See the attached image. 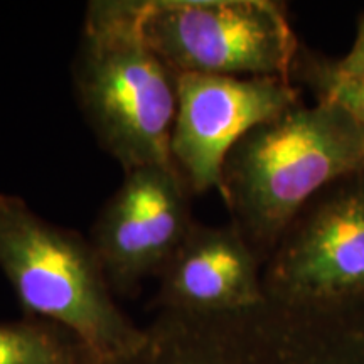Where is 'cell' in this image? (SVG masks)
I'll list each match as a JSON object with an SVG mask.
<instances>
[{
	"mask_svg": "<svg viewBox=\"0 0 364 364\" xmlns=\"http://www.w3.org/2000/svg\"><path fill=\"white\" fill-rule=\"evenodd\" d=\"M142 38L177 75L290 80L299 39L275 0H136Z\"/></svg>",
	"mask_w": 364,
	"mask_h": 364,
	"instance_id": "obj_5",
	"label": "cell"
},
{
	"mask_svg": "<svg viewBox=\"0 0 364 364\" xmlns=\"http://www.w3.org/2000/svg\"><path fill=\"white\" fill-rule=\"evenodd\" d=\"M268 297L299 304L364 299V171L314 196L263 270Z\"/></svg>",
	"mask_w": 364,
	"mask_h": 364,
	"instance_id": "obj_6",
	"label": "cell"
},
{
	"mask_svg": "<svg viewBox=\"0 0 364 364\" xmlns=\"http://www.w3.org/2000/svg\"><path fill=\"white\" fill-rule=\"evenodd\" d=\"M85 354L78 341L51 322H0V364H70Z\"/></svg>",
	"mask_w": 364,
	"mask_h": 364,
	"instance_id": "obj_10",
	"label": "cell"
},
{
	"mask_svg": "<svg viewBox=\"0 0 364 364\" xmlns=\"http://www.w3.org/2000/svg\"><path fill=\"white\" fill-rule=\"evenodd\" d=\"M122 364H364V299L267 297L226 314L161 311Z\"/></svg>",
	"mask_w": 364,
	"mask_h": 364,
	"instance_id": "obj_4",
	"label": "cell"
},
{
	"mask_svg": "<svg viewBox=\"0 0 364 364\" xmlns=\"http://www.w3.org/2000/svg\"><path fill=\"white\" fill-rule=\"evenodd\" d=\"M336 66L344 73H364V16L359 17L358 21V29H356V38L349 49L348 54L343 58L334 59Z\"/></svg>",
	"mask_w": 364,
	"mask_h": 364,
	"instance_id": "obj_12",
	"label": "cell"
},
{
	"mask_svg": "<svg viewBox=\"0 0 364 364\" xmlns=\"http://www.w3.org/2000/svg\"><path fill=\"white\" fill-rule=\"evenodd\" d=\"M358 171H364L363 127L332 103L300 102L235 144L220 194L265 265L314 196Z\"/></svg>",
	"mask_w": 364,
	"mask_h": 364,
	"instance_id": "obj_1",
	"label": "cell"
},
{
	"mask_svg": "<svg viewBox=\"0 0 364 364\" xmlns=\"http://www.w3.org/2000/svg\"><path fill=\"white\" fill-rule=\"evenodd\" d=\"M73 80L90 129L125 172L172 162L177 73L140 34L136 0L88 4Z\"/></svg>",
	"mask_w": 364,
	"mask_h": 364,
	"instance_id": "obj_2",
	"label": "cell"
},
{
	"mask_svg": "<svg viewBox=\"0 0 364 364\" xmlns=\"http://www.w3.org/2000/svg\"><path fill=\"white\" fill-rule=\"evenodd\" d=\"M70 364H102V363H98L97 359L91 358L90 354H85V356L78 358V359H76V361H73V363H70Z\"/></svg>",
	"mask_w": 364,
	"mask_h": 364,
	"instance_id": "obj_13",
	"label": "cell"
},
{
	"mask_svg": "<svg viewBox=\"0 0 364 364\" xmlns=\"http://www.w3.org/2000/svg\"><path fill=\"white\" fill-rule=\"evenodd\" d=\"M189 186L174 164L125 172L91 231L113 292L130 294L164 268L194 226Z\"/></svg>",
	"mask_w": 364,
	"mask_h": 364,
	"instance_id": "obj_7",
	"label": "cell"
},
{
	"mask_svg": "<svg viewBox=\"0 0 364 364\" xmlns=\"http://www.w3.org/2000/svg\"><path fill=\"white\" fill-rule=\"evenodd\" d=\"M262 258L233 223H194L161 273L159 307L181 314L243 311L267 297Z\"/></svg>",
	"mask_w": 364,
	"mask_h": 364,
	"instance_id": "obj_9",
	"label": "cell"
},
{
	"mask_svg": "<svg viewBox=\"0 0 364 364\" xmlns=\"http://www.w3.org/2000/svg\"><path fill=\"white\" fill-rule=\"evenodd\" d=\"M290 81L304 85L316 102L332 103L364 129V73H344L326 54L300 46Z\"/></svg>",
	"mask_w": 364,
	"mask_h": 364,
	"instance_id": "obj_11",
	"label": "cell"
},
{
	"mask_svg": "<svg viewBox=\"0 0 364 364\" xmlns=\"http://www.w3.org/2000/svg\"><path fill=\"white\" fill-rule=\"evenodd\" d=\"M0 270L31 317L61 327L98 363L122 364L142 346L145 331L117 306L91 241L2 193Z\"/></svg>",
	"mask_w": 364,
	"mask_h": 364,
	"instance_id": "obj_3",
	"label": "cell"
},
{
	"mask_svg": "<svg viewBox=\"0 0 364 364\" xmlns=\"http://www.w3.org/2000/svg\"><path fill=\"white\" fill-rule=\"evenodd\" d=\"M299 103V88L285 78L177 75L171 159L191 193H221L223 164L235 144Z\"/></svg>",
	"mask_w": 364,
	"mask_h": 364,
	"instance_id": "obj_8",
	"label": "cell"
}]
</instances>
